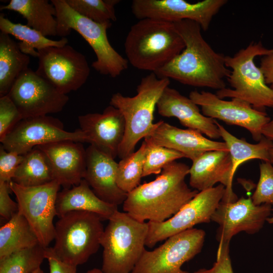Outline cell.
I'll use <instances>...</instances> for the list:
<instances>
[{"label":"cell","mask_w":273,"mask_h":273,"mask_svg":"<svg viewBox=\"0 0 273 273\" xmlns=\"http://www.w3.org/2000/svg\"><path fill=\"white\" fill-rule=\"evenodd\" d=\"M185 48L169 63L154 73L159 78L173 79L198 87L219 90L226 87L224 79L231 70L225 64V57L216 52L203 38L200 25L184 20L174 22Z\"/></svg>","instance_id":"6da1fadb"},{"label":"cell","mask_w":273,"mask_h":273,"mask_svg":"<svg viewBox=\"0 0 273 273\" xmlns=\"http://www.w3.org/2000/svg\"><path fill=\"white\" fill-rule=\"evenodd\" d=\"M187 164L173 161L154 180L140 185L127 194L123 211L140 222H161L177 213L199 192L185 181Z\"/></svg>","instance_id":"7a4b0ae2"},{"label":"cell","mask_w":273,"mask_h":273,"mask_svg":"<svg viewBox=\"0 0 273 273\" xmlns=\"http://www.w3.org/2000/svg\"><path fill=\"white\" fill-rule=\"evenodd\" d=\"M185 48L174 23L153 18L140 19L131 26L124 41L128 62L135 68L154 73Z\"/></svg>","instance_id":"3957f363"},{"label":"cell","mask_w":273,"mask_h":273,"mask_svg":"<svg viewBox=\"0 0 273 273\" xmlns=\"http://www.w3.org/2000/svg\"><path fill=\"white\" fill-rule=\"evenodd\" d=\"M170 79L159 78L154 72L142 78L136 87V94L126 97L120 93L113 94L110 105L122 113L125 122V134L118 156L123 159L134 152L138 143L149 136L158 124L154 123L157 104Z\"/></svg>","instance_id":"277c9868"},{"label":"cell","mask_w":273,"mask_h":273,"mask_svg":"<svg viewBox=\"0 0 273 273\" xmlns=\"http://www.w3.org/2000/svg\"><path fill=\"white\" fill-rule=\"evenodd\" d=\"M100 244L104 273H131L145 250L148 223L117 210L108 220Z\"/></svg>","instance_id":"5b68a950"},{"label":"cell","mask_w":273,"mask_h":273,"mask_svg":"<svg viewBox=\"0 0 273 273\" xmlns=\"http://www.w3.org/2000/svg\"><path fill=\"white\" fill-rule=\"evenodd\" d=\"M272 53L273 49L265 48L261 42H252L233 56H225V64L231 68L227 80L233 89L225 87L218 90L216 96L221 99L244 100L261 111L273 107V89L266 83L263 72L254 62L257 56Z\"/></svg>","instance_id":"8992f818"},{"label":"cell","mask_w":273,"mask_h":273,"mask_svg":"<svg viewBox=\"0 0 273 273\" xmlns=\"http://www.w3.org/2000/svg\"><path fill=\"white\" fill-rule=\"evenodd\" d=\"M56 10L57 35L63 37L71 30L80 34L88 43L96 56L92 67L101 74L115 78L128 68V62L110 44L107 34L111 23H98L73 10L65 0H51Z\"/></svg>","instance_id":"52a82bcc"},{"label":"cell","mask_w":273,"mask_h":273,"mask_svg":"<svg viewBox=\"0 0 273 273\" xmlns=\"http://www.w3.org/2000/svg\"><path fill=\"white\" fill-rule=\"evenodd\" d=\"M102 218L88 211L65 213L55 225L53 250L63 262L77 266L98 250L104 229Z\"/></svg>","instance_id":"ba28073f"},{"label":"cell","mask_w":273,"mask_h":273,"mask_svg":"<svg viewBox=\"0 0 273 273\" xmlns=\"http://www.w3.org/2000/svg\"><path fill=\"white\" fill-rule=\"evenodd\" d=\"M9 186L16 198L18 212L27 220L39 243L48 247L55 238L53 219L57 215L56 202L61 185L54 180L33 187L21 186L11 181Z\"/></svg>","instance_id":"9c48e42d"},{"label":"cell","mask_w":273,"mask_h":273,"mask_svg":"<svg viewBox=\"0 0 273 273\" xmlns=\"http://www.w3.org/2000/svg\"><path fill=\"white\" fill-rule=\"evenodd\" d=\"M205 235L193 228L169 237L153 250L145 249L131 273H190L181 266L201 251Z\"/></svg>","instance_id":"30bf717a"},{"label":"cell","mask_w":273,"mask_h":273,"mask_svg":"<svg viewBox=\"0 0 273 273\" xmlns=\"http://www.w3.org/2000/svg\"><path fill=\"white\" fill-rule=\"evenodd\" d=\"M37 52L36 73L61 94L76 91L87 81L90 73L88 62L71 46L49 47Z\"/></svg>","instance_id":"8fae6325"},{"label":"cell","mask_w":273,"mask_h":273,"mask_svg":"<svg viewBox=\"0 0 273 273\" xmlns=\"http://www.w3.org/2000/svg\"><path fill=\"white\" fill-rule=\"evenodd\" d=\"M225 194L222 184L199 192L172 217L161 222H147L148 232L146 246L153 247L157 243L177 234L208 223Z\"/></svg>","instance_id":"7c38bea8"},{"label":"cell","mask_w":273,"mask_h":273,"mask_svg":"<svg viewBox=\"0 0 273 273\" xmlns=\"http://www.w3.org/2000/svg\"><path fill=\"white\" fill-rule=\"evenodd\" d=\"M66 140L88 143L80 128L66 131L59 119L44 115L22 119L0 141L6 151L24 155L36 146Z\"/></svg>","instance_id":"4fadbf2b"},{"label":"cell","mask_w":273,"mask_h":273,"mask_svg":"<svg viewBox=\"0 0 273 273\" xmlns=\"http://www.w3.org/2000/svg\"><path fill=\"white\" fill-rule=\"evenodd\" d=\"M7 95L23 119L60 112L69 101L67 95L29 68L17 78Z\"/></svg>","instance_id":"5bb4252c"},{"label":"cell","mask_w":273,"mask_h":273,"mask_svg":"<svg viewBox=\"0 0 273 273\" xmlns=\"http://www.w3.org/2000/svg\"><path fill=\"white\" fill-rule=\"evenodd\" d=\"M189 98L201 107L204 116L243 127L257 142L262 139V128L270 120L264 111L256 109L249 103L238 98L224 100L216 94L203 90L192 91Z\"/></svg>","instance_id":"9a60e30c"},{"label":"cell","mask_w":273,"mask_h":273,"mask_svg":"<svg viewBox=\"0 0 273 273\" xmlns=\"http://www.w3.org/2000/svg\"><path fill=\"white\" fill-rule=\"evenodd\" d=\"M226 0H204L190 3L184 0H133L131 11L139 20L153 18L170 22L190 20L206 31Z\"/></svg>","instance_id":"2e32d148"},{"label":"cell","mask_w":273,"mask_h":273,"mask_svg":"<svg viewBox=\"0 0 273 273\" xmlns=\"http://www.w3.org/2000/svg\"><path fill=\"white\" fill-rule=\"evenodd\" d=\"M271 210V205H255L251 198L241 197L234 202L221 200L211 218L219 225L216 233L219 244H230L232 237L241 232L258 233Z\"/></svg>","instance_id":"e0dca14e"},{"label":"cell","mask_w":273,"mask_h":273,"mask_svg":"<svg viewBox=\"0 0 273 273\" xmlns=\"http://www.w3.org/2000/svg\"><path fill=\"white\" fill-rule=\"evenodd\" d=\"M80 129L90 145L115 159L125 131L124 118L120 111L110 105L102 113H88L78 117Z\"/></svg>","instance_id":"ac0fdd59"},{"label":"cell","mask_w":273,"mask_h":273,"mask_svg":"<svg viewBox=\"0 0 273 273\" xmlns=\"http://www.w3.org/2000/svg\"><path fill=\"white\" fill-rule=\"evenodd\" d=\"M189 174V184L194 190L200 192L220 183L225 187L222 201L234 202L238 200L232 190L234 175L229 151L214 150L202 154L192 161Z\"/></svg>","instance_id":"d6986e66"},{"label":"cell","mask_w":273,"mask_h":273,"mask_svg":"<svg viewBox=\"0 0 273 273\" xmlns=\"http://www.w3.org/2000/svg\"><path fill=\"white\" fill-rule=\"evenodd\" d=\"M46 155L54 179L64 189L78 185L86 170V149L82 143L62 141L36 146Z\"/></svg>","instance_id":"ffe728a7"},{"label":"cell","mask_w":273,"mask_h":273,"mask_svg":"<svg viewBox=\"0 0 273 273\" xmlns=\"http://www.w3.org/2000/svg\"><path fill=\"white\" fill-rule=\"evenodd\" d=\"M144 140L179 152L192 161L208 151H229L224 142L207 139L198 130L179 128L163 121H159L154 130Z\"/></svg>","instance_id":"44dd1931"},{"label":"cell","mask_w":273,"mask_h":273,"mask_svg":"<svg viewBox=\"0 0 273 273\" xmlns=\"http://www.w3.org/2000/svg\"><path fill=\"white\" fill-rule=\"evenodd\" d=\"M118 163L114 159L93 145L86 149V170L84 178L95 194L104 202L118 206L125 200L127 193L116 182Z\"/></svg>","instance_id":"7402d4cb"},{"label":"cell","mask_w":273,"mask_h":273,"mask_svg":"<svg viewBox=\"0 0 273 273\" xmlns=\"http://www.w3.org/2000/svg\"><path fill=\"white\" fill-rule=\"evenodd\" d=\"M156 107L160 115L176 117L188 128L198 130L211 139L220 138L216 120L204 116L191 99L169 86L164 90Z\"/></svg>","instance_id":"603a6c76"},{"label":"cell","mask_w":273,"mask_h":273,"mask_svg":"<svg viewBox=\"0 0 273 273\" xmlns=\"http://www.w3.org/2000/svg\"><path fill=\"white\" fill-rule=\"evenodd\" d=\"M56 209L59 218L69 212L84 211L96 213L103 220H109L118 210V206L100 199L83 179L78 185L58 193Z\"/></svg>","instance_id":"cb8c5ba5"},{"label":"cell","mask_w":273,"mask_h":273,"mask_svg":"<svg viewBox=\"0 0 273 273\" xmlns=\"http://www.w3.org/2000/svg\"><path fill=\"white\" fill-rule=\"evenodd\" d=\"M0 10L18 13L26 19L27 26L46 37L57 35L56 10L48 0H11Z\"/></svg>","instance_id":"d4e9b609"},{"label":"cell","mask_w":273,"mask_h":273,"mask_svg":"<svg viewBox=\"0 0 273 273\" xmlns=\"http://www.w3.org/2000/svg\"><path fill=\"white\" fill-rule=\"evenodd\" d=\"M29 56L22 53L10 35L0 33V97L7 95L28 67Z\"/></svg>","instance_id":"484cf974"},{"label":"cell","mask_w":273,"mask_h":273,"mask_svg":"<svg viewBox=\"0 0 273 273\" xmlns=\"http://www.w3.org/2000/svg\"><path fill=\"white\" fill-rule=\"evenodd\" d=\"M39 244L25 218L18 212L0 229V260Z\"/></svg>","instance_id":"4316f807"},{"label":"cell","mask_w":273,"mask_h":273,"mask_svg":"<svg viewBox=\"0 0 273 273\" xmlns=\"http://www.w3.org/2000/svg\"><path fill=\"white\" fill-rule=\"evenodd\" d=\"M215 124L218 128L220 137L229 149L234 176L238 167L247 161L257 159L271 163L269 151L273 146V142L262 136L258 143L250 144L231 134L216 120Z\"/></svg>","instance_id":"83f0119b"},{"label":"cell","mask_w":273,"mask_h":273,"mask_svg":"<svg viewBox=\"0 0 273 273\" xmlns=\"http://www.w3.org/2000/svg\"><path fill=\"white\" fill-rule=\"evenodd\" d=\"M0 30L20 40L17 43L21 51L34 57H37L38 50L49 47H63L68 41L65 37L58 40L49 39L27 25L13 22L4 14L0 15Z\"/></svg>","instance_id":"f1b7e54d"},{"label":"cell","mask_w":273,"mask_h":273,"mask_svg":"<svg viewBox=\"0 0 273 273\" xmlns=\"http://www.w3.org/2000/svg\"><path fill=\"white\" fill-rule=\"evenodd\" d=\"M49 162L43 152L35 147L25 155L12 181L21 186H42L54 180Z\"/></svg>","instance_id":"f546056e"},{"label":"cell","mask_w":273,"mask_h":273,"mask_svg":"<svg viewBox=\"0 0 273 273\" xmlns=\"http://www.w3.org/2000/svg\"><path fill=\"white\" fill-rule=\"evenodd\" d=\"M147 143L144 141L140 148L118 163L116 182L118 187L128 194L140 185L143 177Z\"/></svg>","instance_id":"4dcf8cb0"},{"label":"cell","mask_w":273,"mask_h":273,"mask_svg":"<svg viewBox=\"0 0 273 273\" xmlns=\"http://www.w3.org/2000/svg\"><path fill=\"white\" fill-rule=\"evenodd\" d=\"M45 248L38 244L12 253L0 260V273H33L46 259Z\"/></svg>","instance_id":"1f68e13d"},{"label":"cell","mask_w":273,"mask_h":273,"mask_svg":"<svg viewBox=\"0 0 273 273\" xmlns=\"http://www.w3.org/2000/svg\"><path fill=\"white\" fill-rule=\"evenodd\" d=\"M76 12L98 23L116 20L115 6L119 0H65Z\"/></svg>","instance_id":"d6a6232c"},{"label":"cell","mask_w":273,"mask_h":273,"mask_svg":"<svg viewBox=\"0 0 273 273\" xmlns=\"http://www.w3.org/2000/svg\"><path fill=\"white\" fill-rule=\"evenodd\" d=\"M146 143L147 148L145 157L143 177L152 174L161 173L163 168L168 164L185 157L183 154L175 150L153 145L146 142Z\"/></svg>","instance_id":"836d02e7"},{"label":"cell","mask_w":273,"mask_h":273,"mask_svg":"<svg viewBox=\"0 0 273 273\" xmlns=\"http://www.w3.org/2000/svg\"><path fill=\"white\" fill-rule=\"evenodd\" d=\"M260 176L251 199L255 205L273 206V166L268 162L259 165Z\"/></svg>","instance_id":"e575fe53"},{"label":"cell","mask_w":273,"mask_h":273,"mask_svg":"<svg viewBox=\"0 0 273 273\" xmlns=\"http://www.w3.org/2000/svg\"><path fill=\"white\" fill-rule=\"evenodd\" d=\"M22 116L7 95L0 97V140L19 121Z\"/></svg>","instance_id":"d590c367"},{"label":"cell","mask_w":273,"mask_h":273,"mask_svg":"<svg viewBox=\"0 0 273 273\" xmlns=\"http://www.w3.org/2000/svg\"><path fill=\"white\" fill-rule=\"evenodd\" d=\"M24 159V155L15 152L6 151L0 146V181L10 183L18 167Z\"/></svg>","instance_id":"8d00e7d4"},{"label":"cell","mask_w":273,"mask_h":273,"mask_svg":"<svg viewBox=\"0 0 273 273\" xmlns=\"http://www.w3.org/2000/svg\"><path fill=\"white\" fill-rule=\"evenodd\" d=\"M230 244H219L216 260L210 269L201 268L194 273H234L230 256Z\"/></svg>","instance_id":"74e56055"},{"label":"cell","mask_w":273,"mask_h":273,"mask_svg":"<svg viewBox=\"0 0 273 273\" xmlns=\"http://www.w3.org/2000/svg\"><path fill=\"white\" fill-rule=\"evenodd\" d=\"M10 190L9 183L0 181V215L8 220L18 211V203L10 197Z\"/></svg>","instance_id":"f35d334b"},{"label":"cell","mask_w":273,"mask_h":273,"mask_svg":"<svg viewBox=\"0 0 273 273\" xmlns=\"http://www.w3.org/2000/svg\"><path fill=\"white\" fill-rule=\"evenodd\" d=\"M45 258L48 261L49 273H77V266L62 261L57 256L53 247L45 248Z\"/></svg>","instance_id":"ab89813d"},{"label":"cell","mask_w":273,"mask_h":273,"mask_svg":"<svg viewBox=\"0 0 273 273\" xmlns=\"http://www.w3.org/2000/svg\"><path fill=\"white\" fill-rule=\"evenodd\" d=\"M261 69L267 85L273 89V53L263 56L261 59Z\"/></svg>","instance_id":"60d3db41"},{"label":"cell","mask_w":273,"mask_h":273,"mask_svg":"<svg viewBox=\"0 0 273 273\" xmlns=\"http://www.w3.org/2000/svg\"><path fill=\"white\" fill-rule=\"evenodd\" d=\"M262 134L263 136L273 142V118L263 127Z\"/></svg>","instance_id":"b9f144b4"},{"label":"cell","mask_w":273,"mask_h":273,"mask_svg":"<svg viewBox=\"0 0 273 273\" xmlns=\"http://www.w3.org/2000/svg\"><path fill=\"white\" fill-rule=\"evenodd\" d=\"M85 273H104L101 269L98 268H93L87 270Z\"/></svg>","instance_id":"7bdbcfd3"},{"label":"cell","mask_w":273,"mask_h":273,"mask_svg":"<svg viewBox=\"0 0 273 273\" xmlns=\"http://www.w3.org/2000/svg\"><path fill=\"white\" fill-rule=\"evenodd\" d=\"M269 155H270L271 162V163H273V146L270 150Z\"/></svg>","instance_id":"ee69618b"},{"label":"cell","mask_w":273,"mask_h":273,"mask_svg":"<svg viewBox=\"0 0 273 273\" xmlns=\"http://www.w3.org/2000/svg\"><path fill=\"white\" fill-rule=\"evenodd\" d=\"M266 221L270 224H273V215L267 218Z\"/></svg>","instance_id":"f6af8a7d"},{"label":"cell","mask_w":273,"mask_h":273,"mask_svg":"<svg viewBox=\"0 0 273 273\" xmlns=\"http://www.w3.org/2000/svg\"><path fill=\"white\" fill-rule=\"evenodd\" d=\"M33 273H45V272L40 268H39Z\"/></svg>","instance_id":"bcb514c9"}]
</instances>
